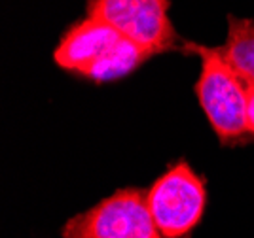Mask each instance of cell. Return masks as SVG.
Wrapping results in <instances>:
<instances>
[{"label": "cell", "mask_w": 254, "mask_h": 238, "mask_svg": "<svg viewBox=\"0 0 254 238\" xmlns=\"http://www.w3.org/2000/svg\"><path fill=\"white\" fill-rule=\"evenodd\" d=\"M182 51L195 53L201 61L199 78L193 85L203 114L222 145L251 142L247 131V83L224 61L216 46L184 42Z\"/></svg>", "instance_id": "1"}, {"label": "cell", "mask_w": 254, "mask_h": 238, "mask_svg": "<svg viewBox=\"0 0 254 238\" xmlns=\"http://www.w3.org/2000/svg\"><path fill=\"white\" fill-rule=\"evenodd\" d=\"M146 202L163 237L191 238L209 202L207 180L188 161L179 159L146 189Z\"/></svg>", "instance_id": "2"}, {"label": "cell", "mask_w": 254, "mask_h": 238, "mask_svg": "<svg viewBox=\"0 0 254 238\" xmlns=\"http://www.w3.org/2000/svg\"><path fill=\"white\" fill-rule=\"evenodd\" d=\"M61 238H165L146 202V189L122 187L66 219Z\"/></svg>", "instance_id": "3"}, {"label": "cell", "mask_w": 254, "mask_h": 238, "mask_svg": "<svg viewBox=\"0 0 254 238\" xmlns=\"http://www.w3.org/2000/svg\"><path fill=\"white\" fill-rule=\"evenodd\" d=\"M169 8L171 0H85V13L105 19L156 55L182 51L184 42L171 23Z\"/></svg>", "instance_id": "4"}, {"label": "cell", "mask_w": 254, "mask_h": 238, "mask_svg": "<svg viewBox=\"0 0 254 238\" xmlns=\"http://www.w3.org/2000/svg\"><path fill=\"white\" fill-rule=\"evenodd\" d=\"M122 38L124 34L110 23L85 13V17L66 27L53 49V61L61 70L80 78L85 68L101 59Z\"/></svg>", "instance_id": "5"}, {"label": "cell", "mask_w": 254, "mask_h": 238, "mask_svg": "<svg viewBox=\"0 0 254 238\" xmlns=\"http://www.w3.org/2000/svg\"><path fill=\"white\" fill-rule=\"evenodd\" d=\"M152 57H156V53H152L150 49L142 48L140 44L124 36L101 59H97L89 68H85L78 80L93 83L118 82V80H124L133 72H137Z\"/></svg>", "instance_id": "6"}, {"label": "cell", "mask_w": 254, "mask_h": 238, "mask_svg": "<svg viewBox=\"0 0 254 238\" xmlns=\"http://www.w3.org/2000/svg\"><path fill=\"white\" fill-rule=\"evenodd\" d=\"M216 48L245 82H254V19L228 15L226 42Z\"/></svg>", "instance_id": "7"}, {"label": "cell", "mask_w": 254, "mask_h": 238, "mask_svg": "<svg viewBox=\"0 0 254 238\" xmlns=\"http://www.w3.org/2000/svg\"><path fill=\"white\" fill-rule=\"evenodd\" d=\"M247 83V110H245V117H247V131L251 136V142L254 140V82Z\"/></svg>", "instance_id": "8"}]
</instances>
